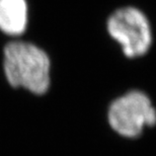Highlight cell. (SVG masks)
<instances>
[{
	"label": "cell",
	"mask_w": 156,
	"mask_h": 156,
	"mask_svg": "<svg viewBox=\"0 0 156 156\" xmlns=\"http://www.w3.org/2000/svg\"><path fill=\"white\" fill-rule=\"evenodd\" d=\"M3 70L9 85L43 95L51 84V60L35 44L12 41L3 50Z\"/></svg>",
	"instance_id": "obj_1"
},
{
	"label": "cell",
	"mask_w": 156,
	"mask_h": 156,
	"mask_svg": "<svg viewBox=\"0 0 156 156\" xmlns=\"http://www.w3.org/2000/svg\"><path fill=\"white\" fill-rule=\"evenodd\" d=\"M111 128L125 138H137L145 128L156 125V108L141 90H131L112 102L108 111Z\"/></svg>",
	"instance_id": "obj_3"
},
{
	"label": "cell",
	"mask_w": 156,
	"mask_h": 156,
	"mask_svg": "<svg viewBox=\"0 0 156 156\" xmlns=\"http://www.w3.org/2000/svg\"><path fill=\"white\" fill-rule=\"evenodd\" d=\"M29 26V4L27 0H0V32L17 38Z\"/></svg>",
	"instance_id": "obj_4"
},
{
	"label": "cell",
	"mask_w": 156,
	"mask_h": 156,
	"mask_svg": "<svg viewBox=\"0 0 156 156\" xmlns=\"http://www.w3.org/2000/svg\"><path fill=\"white\" fill-rule=\"evenodd\" d=\"M107 30L127 58L142 57L151 49L153 34L150 21L139 8L125 6L115 10L108 18Z\"/></svg>",
	"instance_id": "obj_2"
}]
</instances>
